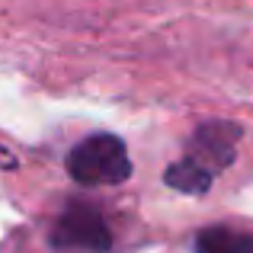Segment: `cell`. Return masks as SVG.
Returning <instances> with one entry per match:
<instances>
[{
	"label": "cell",
	"instance_id": "1",
	"mask_svg": "<svg viewBox=\"0 0 253 253\" xmlns=\"http://www.w3.org/2000/svg\"><path fill=\"white\" fill-rule=\"evenodd\" d=\"M68 173L81 186H116L131 176V157L122 138L90 135L68 154Z\"/></svg>",
	"mask_w": 253,
	"mask_h": 253
},
{
	"label": "cell",
	"instance_id": "2",
	"mask_svg": "<svg viewBox=\"0 0 253 253\" xmlns=\"http://www.w3.org/2000/svg\"><path fill=\"white\" fill-rule=\"evenodd\" d=\"M51 244L58 250H84V253H106L112 247V234L103 215L90 205H68L55 224Z\"/></svg>",
	"mask_w": 253,
	"mask_h": 253
},
{
	"label": "cell",
	"instance_id": "3",
	"mask_svg": "<svg viewBox=\"0 0 253 253\" xmlns=\"http://www.w3.org/2000/svg\"><path fill=\"white\" fill-rule=\"evenodd\" d=\"M237 141H241V125L234 122H205L192 131V141H189V157H196L202 167H209L211 173L224 170L234 164L237 154Z\"/></svg>",
	"mask_w": 253,
	"mask_h": 253
},
{
	"label": "cell",
	"instance_id": "4",
	"mask_svg": "<svg viewBox=\"0 0 253 253\" xmlns=\"http://www.w3.org/2000/svg\"><path fill=\"white\" fill-rule=\"evenodd\" d=\"M196 253H253V231L209 224L196 234Z\"/></svg>",
	"mask_w": 253,
	"mask_h": 253
},
{
	"label": "cell",
	"instance_id": "5",
	"mask_svg": "<svg viewBox=\"0 0 253 253\" xmlns=\"http://www.w3.org/2000/svg\"><path fill=\"white\" fill-rule=\"evenodd\" d=\"M211 179H215V173L209 167H202V164L189 154H186L183 161L170 164L167 173H164V183L173 186L176 192H186V196H202V192H209Z\"/></svg>",
	"mask_w": 253,
	"mask_h": 253
}]
</instances>
